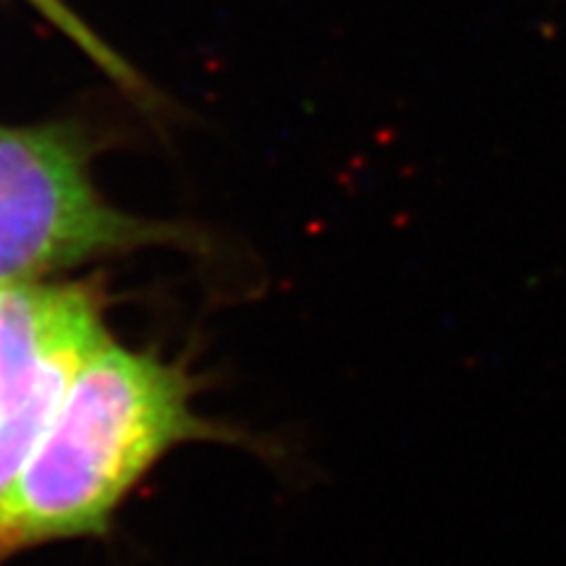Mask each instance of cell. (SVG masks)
I'll use <instances>...</instances> for the list:
<instances>
[{"mask_svg": "<svg viewBox=\"0 0 566 566\" xmlns=\"http://www.w3.org/2000/svg\"><path fill=\"white\" fill-rule=\"evenodd\" d=\"M184 359L105 344L0 493V566L53 543L101 537L134 488L187 443H239L197 409Z\"/></svg>", "mask_w": 566, "mask_h": 566, "instance_id": "1", "label": "cell"}, {"mask_svg": "<svg viewBox=\"0 0 566 566\" xmlns=\"http://www.w3.org/2000/svg\"><path fill=\"white\" fill-rule=\"evenodd\" d=\"M101 142L80 122L0 124V286L55 279L147 247L205 244L189 226L132 216L92 179Z\"/></svg>", "mask_w": 566, "mask_h": 566, "instance_id": "2", "label": "cell"}, {"mask_svg": "<svg viewBox=\"0 0 566 566\" xmlns=\"http://www.w3.org/2000/svg\"><path fill=\"white\" fill-rule=\"evenodd\" d=\"M97 279L0 286V493L51 428L90 359L113 342Z\"/></svg>", "mask_w": 566, "mask_h": 566, "instance_id": "3", "label": "cell"}, {"mask_svg": "<svg viewBox=\"0 0 566 566\" xmlns=\"http://www.w3.org/2000/svg\"><path fill=\"white\" fill-rule=\"evenodd\" d=\"M32 3H38L40 11H45L48 17L55 21V24H63V30H66L76 42H84V48H87V51L95 55L97 61H105V66H108V71H113V74H122V76L126 74V76H129V71H124L122 63H118L116 59H111V53L105 51L101 42H97L95 38H90V32L84 30L80 21L71 17L66 9H63L61 0H32Z\"/></svg>", "mask_w": 566, "mask_h": 566, "instance_id": "4", "label": "cell"}]
</instances>
